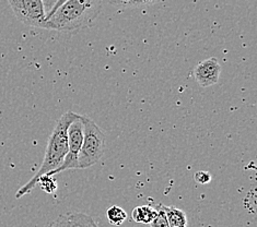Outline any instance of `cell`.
Masks as SVG:
<instances>
[{"label": "cell", "mask_w": 257, "mask_h": 227, "mask_svg": "<svg viewBox=\"0 0 257 227\" xmlns=\"http://www.w3.org/2000/svg\"><path fill=\"white\" fill-rule=\"evenodd\" d=\"M77 116V113L67 112L63 114L62 117L56 121V125H55L51 137L48 139L44 159H43L40 169L33 176L31 180H29L26 185L18 190L16 198H21L23 195L31 192L35 186L38 185L40 177L56 170L63 164L65 156L67 155V151H68V136H67V131H68L69 125Z\"/></svg>", "instance_id": "1"}, {"label": "cell", "mask_w": 257, "mask_h": 227, "mask_svg": "<svg viewBox=\"0 0 257 227\" xmlns=\"http://www.w3.org/2000/svg\"><path fill=\"white\" fill-rule=\"evenodd\" d=\"M103 0H66L46 19L42 29L73 32L90 27L102 9Z\"/></svg>", "instance_id": "2"}, {"label": "cell", "mask_w": 257, "mask_h": 227, "mask_svg": "<svg viewBox=\"0 0 257 227\" xmlns=\"http://www.w3.org/2000/svg\"><path fill=\"white\" fill-rule=\"evenodd\" d=\"M83 140L78 156V169L93 166L103 157L106 150L105 134L94 120L82 116Z\"/></svg>", "instance_id": "3"}, {"label": "cell", "mask_w": 257, "mask_h": 227, "mask_svg": "<svg viewBox=\"0 0 257 227\" xmlns=\"http://www.w3.org/2000/svg\"><path fill=\"white\" fill-rule=\"evenodd\" d=\"M16 18L23 24L43 28L46 21V10L43 0H8Z\"/></svg>", "instance_id": "4"}, {"label": "cell", "mask_w": 257, "mask_h": 227, "mask_svg": "<svg viewBox=\"0 0 257 227\" xmlns=\"http://www.w3.org/2000/svg\"><path fill=\"white\" fill-rule=\"evenodd\" d=\"M67 136H68V151H67L64 162L56 170L47 174L48 176H54L68 169H78V156L80 153L83 140V124L81 115L78 114L77 117L72 120L68 127Z\"/></svg>", "instance_id": "5"}, {"label": "cell", "mask_w": 257, "mask_h": 227, "mask_svg": "<svg viewBox=\"0 0 257 227\" xmlns=\"http://www.w3.org/2000/svg\"><path fill=\"white\" fill-rule=\"evenodd\" d=\"M220 73H221V66L215 57L200 61L194 70L196 81L203 88H209L211 85L217 84Z\"/></svg>", "instance_id": "6"}, {"label": "cell", "mask_w": 257, "mask_h": 227, "mask_svg": "<svg viewBox=\"0 0 257 227\" xmlns=\"http://www.w3.org/2000/svg\"><path fill=\"white\" fill-rule=\"evenodd\" d=\"M47 227H99L95 220L81 212H69L60 215Z\"/></svg>", "instance_id": "7"}, {"label": "cell", "mask_w": 257, "mask_h": 227, "mask_svg": "<svg viewBox=\"0 0 257 227\" xmlns=\"http://www.w3.org/2000/svg\"><path fill=\"white\" fill-rule=\"evenodd\" d=\"M163 207L170 227H187V216L184 211L175 206L163 205Z\"/></svg>", "instance_id": "8"}, {"label": "cell", "mask_w": 257, "mask_h": 227, "mask_svg": "<svg viewBox=\"0 0 257 227\" xmlns=\"http://www.w3.org/2000/svg\"><path fill=\"white\" fill-rule=\"evenodd\" d=\"M156 207H151L149 205H140L135 207L132 212V218L136 223L150 224L156 217Z\"/></svg>", "instance_id": "9"}, {"label": "cell", "mask_w": 257, "mask_h": 227, "mask_svg": "<svg viewBox=\"0 0 257 227\" xmlns=\"http://www.w3.org/2000/svg\"><path fill=\"white\" fill-rule=\"evenodd\" d=\"M106 217L108 222L115 226H120L126 222L127 213L123 207L118 205H113L106 210Z\"/></svg>", "instance_id": "10"}, {"label": "cell", "mask_w": 257, "mask_h": 227, "mask_svg": "<svg viewBox=\"0 0 257 227\" xmlns=\"http://www.w3.org/2000/svg\"><path fill=\"white\" fill-rule=\"evenodd\" d=\"M112 5L113 7L118 9H128V8H138L143 7L145 5V0H106Z\"/></svg>", "instance_id": "11"}, {"label": "cell", "mask_w": 257, "mask_h": 227, "mask_svg": "<svg viewBox=\"0 0 257 227\" xmlns=\"http://www.w3.org/2000/svg\"><path fill=\"white\" fill-rule=\"evenodd\" d=\"M38 185L41 186L43 191H45L47 193H53L57 190V182L54 179L53 176L43 175L42 177L39 178Z\"/></svg>", "instance_id": "12"}, {"label": "cell", "mask_w": 257, "mask_h": 227, "mask_svg": "<svg viewBox=\"0 0 257 227\" xmlns=\"http://www.w3.org/2000/svg\"><path fill=\"white\" fill-rule=\"evenodd\" d=\"M156 211H157L156 217L149 224L150 227H170L169 223H168L167 215H165V211H164L163 204H159L156 207Z\"/></svg>", "instance_id": "13"}, {"label": "cell", "mask_w": 257, "mask_h": 227, "mask_svg": "<svg viewBox=\"0 0 257 227\" xmlns=\"http://www.w3.org/2000/svg\"><path fill=\"white\" fill-rule=\"evenodd\" d=\"M194 179L196 182L200 183V185H207V183H209L211 181L212 177L210 173H208V171L199 170L194 175Z\"/></svg>", "instance_id": "14"}, {"label": "cell", "mask_w": 257, "mask_h": 227, "mask_svg": "<svg viewBox=\"0 0 257 227\" xmlns=\"http://www.w3.org/2000/svg\"><path fill=\"white\" fill-rule=\"evenodd\" d=\"M57 2L58 0H43V3H44V6H45L46 15L54 8V6L57 4Z\"/></svg>", "instance_id": "15"}, {"label": "cell", "mask_w": 257, "mask_h": 227, "mask_svg": "<svg viewBox=\"0 0 257 227\" xmlns=\"http://www.w3.org/2000/svg\"><path fill=\"white\" fill-rule=\"evenodd\" d=\"M65 2H66V0H58V2H57V4L54 6V8H53V9H52V10H51L50 12H48V14L46 15V19H48V18H50V17H51V16H52V15L54 14V12L57 10V8L59 7V6H62V5H63V4L65 3Z\"/></svg>", "instance_id": "16"}, {"label": "cell", "mask_w": 257, "mask_h": 227, "mask_svg": "<svg viewBox=\"0 0 257 227\" xmlns=\"http://www.w3.org/2000/svg\"><path fill=\"white\" fill-rule=\"evenodd\" d=\"M160 2H162V0H145V5H155Z\"/></svg>", "instance_id": "17"}]
</instances>
